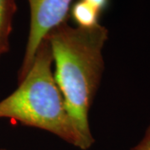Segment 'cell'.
I'll use <instances>...</instances> for the list:
<instances>
[{
    "label": "cell",
    "mask_w": 150,
    "mask_h": 150,
    "mask_svg": "<svg viewBox=\"0 0 150 150\" xmlns=\"http://www.w3.org/2000/svg\"><path fill=\"white\" fill-rule=\"evenodd\" d=\"M45 38L55 64L54 79L66 108L79 132L92 146L95 140L88 116L104 68L103 49L108 31L101 24L72 27L64 22Z\"/></svg>",
    "instance_id": "6da1fadb"
},
{
    "label": "cell",
    "mask_w": 150,
    "mask_h": 150,
    "mask_svg": "<svg viewBox=\"0 0 150 150\" xmlns=\"http://www.w3.org/2000/svg\"><path fill=\"white\" fill-rule=\"evenodd\" d=\"M53 61L50 45L44 38L18 88L0 101V118L45 130L76 148L88 149L91 145L79 132L66 108L52 72Z\"/></svg>",
    "instance_id": "7a4b0ae2"
},
{
    "label": "cell",
    "mask_w": 150,
    "mask_h": 150,
    "mask_svg": "<svg viewBox=\"0 0 150 150\" xmlns=\"http://www.w3.org/2000/svg\"><path fill=\"white\" fill-rule=\"evenodd\" d=\"M73 0H28L30 25L26 50L18 72V83L27 75L40 43L54 28L66 22Z\"/></svg>",
    "instance_id": "3957f363"
},
{
    "label": "cell",
    "mask_w": 150,
    "mask_h": 150,
    "mask_svg": "<svg viewBox=\"0 0 150 150\" xmlns=\"http://www.w3.org/2000/svg\"><path fill=\"white\" fill-rule=\"evenodd\" d=\"M16 10V0H0V58L9 49V38Z\"/></svg>",
    "instance_id": "277c9868"
},
{
    "label": "cell",
    "mask_w": 150,
    "mask_h": 150,
    "mask_svg": "<svg viewBox=\"0 0 150 150\" xmlns=\"http://www.w3.org/2000/svg\"><path fill=\"white\" fill-rule=\"evenodd\" d=\"M100 13L83 0L76 2L71 8V16L78 27L92 28L99 24Z\"/></svg>",
    "instance_id": "5b68a950"
},
{
    "label": "cell",
    "mask_w": 150,
    "mask_h": 150,
    "mask_svg": "<svg viewBox=\"0 0 150 150\" xmlns=\"http://www.w3.org/2000/svg\"><path fill=\"white\" fill-rule=\"evenodd\" d=\"M88 5L93 8L97 12L101 13L103 11L107 8L109 0H83Z\"/></svg>",
    "instance_id": "8992f818"
},
{
    "label": "cell",
    "mask_w": 150,
    "mask_h": 150,
    "mask_svg": "<svg viewBox=\"0 0 150 150\" xmlns=\"http://www.w3.org/2000/svg\"><path fill=\"white\" fill-rule=\"evenodd\" d=\"M131 150H147V142L144 139L140 141V143L138 145H136L134 148Z\"/></svg>",
    "instance_id": "52a82bcc"
},
{
    "label": "cell",
    "mask_w": 150,
    "mask_h": 150,
    "mask_svg": "<svg viewBox=\"0 0 150 150\" xmlns=\"http://www.w3.org/2000/svg\"><path fill=\"white\" fill-rule=\"evenodd\" d=\"M144 139L146 140L147 142V150H150V126L147 130L146 134H145Z\"/></svg>",
    "instance_id": "ba28073f"
},
{
    "label": "cell",
    "mask_w": 150,
    "mask_h": 150,
    "mask_svg": "<svg viewBox=\"0 0 150 150\" xmlns=\"http://www.w3.org/2000/svg\"><path fill=\"white\" fill-rule=\"evenodd\" d=\"M0 150H10V149H1Z\"/></svg>",
    "instance_id": "9c48e42d"
}]
</instances>
